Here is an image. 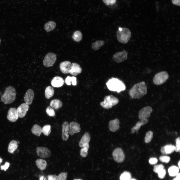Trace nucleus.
<instances>
[{"label": "nucleus", "instance_id": "f257e3e1", "mask_svg": "<svg viewBox=\"0 0 180 180\" xmlns=\"http://www.w3.org/2000/svg\"><path fill=\"white\" fill-rule=\"evenodd\" d=\"M147 91L146 83L142 81L134 84L129 91L128 94L132 98L139 99L146 94Z\"/></svg>", "mask_w": 180, "mask_h": 180}, {"label": "nucleus", "instance_id": "f03ea898", "mask_svg": "<svg viewBox=\"0 0 180 180\" xmlns=\"http://www.w3.org/2000/svg\"><path fill=\"white\" fill-rule=\"evenodd\" d=\"M106 84L110 90L116 91L118 93L125 90L126 89V86L124 83L121 80L114 78L109 79Z\"/></svg>", "mask_w": 180, "mask_h": 180}, {"label": "nucleus", "instance_id": "7ed1b4c3", "mask_svg": "<svg viewBox=\"0 0 180 180\" xmlns=\"http://www.w3.org/2000/svg\"><path fill=\"white\" fill-rule=\"evenodd\" d=\"M16 94L15 89L12 86H9L6 88L1 97V101L5 104H11L14 101Z\"/></svg>", "mask_w": 180, "mask_h": 180}, {"label": "nucleus", "instance_id": "20e7f679", "mask_svg": "<svg viewBox=\"0 0 180 180\" xmlns=\"http://www.w3.org/2000/svg\"><path fill=\"white\" fill-rule=\"evenodd\" d=\"M116 35L118 40L123 44L127 43L131 36L130 30L126 28H119L117 30Z\"/></svg>", "mask_w": 180, "mask_h": 180}, {"label": "nucleus", "instance_id": "39448f33", "mask_svg": "<svg viewBox=\"0 0 180 180\" xmlns=\"http://www.w3.org/2000/svg\"><path fill=\"white\" fill-rule=\"evenodd\" d=\"M118 99L112 95L106 96L104 101L100 103V105L103 108L108 109L117 104L118 102Z\"/></svg>", "mask_w": 180, "mask_h": 180}, {"label": "nucleus", "instance_id": "423d86ee", "mask_svg": "<svg viewBox=\"0 0 180 180\" xmlns=\"http://www.w3.org/2000/svg\"><path fill=\"white\" fill-rule=\"evenodd\" d=\"M168 77V74L166 72H160L155 75L153 78V82L155 85H161L165 82Z\"/></svg>", "mask_w": 180, "mask_h": 180}, {"label": "nucleus", "instance_id": "0eeeda50", "mask_svg": "<svg viewBox=\"0 0 180 180\" xmlns=\"http://www.w3.org/2000/svg\"><path fill=\"white\" fill-rule=\"evenodd\" d=\"M56 55L52 52L48 53L45 56L43 60V64L46 67L52 66L56 61Z\"/></svg>", "mask_w": 180, "mask_h": 180}, {"label": "nucleus", "instance_id": "6e6552de", "mask_svg": "<svg viewBox=\"0 0 180 180\" xmlns=\"http://www.w3.org/2000/svg\"><path fill=\"white\" fill-rule=\"evenodd\" d=\"M113 159L118 163L123 162L125 156L122 149L120 148H117L114 149L112 153Z\"/></svg>", "mask_w": 180, "mask_h": 180}, {"label": "nucleus", "instance_id": "1a4fd4ad", "mask_svg": "<svg viewBox=\"0 0 180 180\" xmlns=\"http://www.w3.org/2000/svg\"><path fill=\"white\" fill-rule=\"evenodd\" d=\"M128 54L127 52L125 50L117 52L113 55L112 59L116 62H120L127 59Z\"/></svg>", "mask_w": 180, "mask_h": 180}, {"label": "nucleus", "instance_id": "9d476101", "mask_svg": "<svg viewBox=\"0 0 180 180\" xmlns=\"http://www.w3.org/2000/svg\"><path fill=\"white\" fill-rule=\"evenodd\" d=\"M152 111V108L147 106L141 109L138 112V117L140 120L147 118L148 117Z\"/></svg>", "mask_w": 180, "mask_h": 180}, {"label": "nucleus", "instance_id": "9b49d317", "mask_svg": "<svg viewBox=\"0 0 180 180\" xmlns=\"http://www.w3.org/2000/svg\"><path fill=\"white\" fill-rule=\"evenodd\" d=\"M37 155L41 158H48L51 155V152L50 150L44 147H38L36 149Z\"/></svg>", "mask_w": 180, "mask_h": 180}, {"label": "nucleus", "instance_id": "f8f14e48", "mask_svg": "<svg viewBox=\"0 0 180 180\" xmlns=\"http://www.w3.org/2000/svg\"><path fill=\"white\" fill-rule=\"evenodd\" d=\"M7 119L12 122H16L19 116L17 109L14 108H11L9 110L7 116Z\"/></svg>", "mask_w": 180, "mask_h": 180}, {"label": "nucleus", "instance_id": "ddd939ff", "mask_svg": "<svg viewBox=\"0 0 180 180\" xmlns=\"http://www.w3.org/2000/svg\"><path fill=\"white\" fill-rule=\"evenodd\" d=\"M81 128L80 124L78 123L72 122L69 124V134L71 136L74 134L79 132Z\"/></svg>", "mask_w": 180, "mask_h": 180}, {"label": "nucleus", "instance_id": "4468645a", "mask_svg": "<svg viewBox=\"0 0 180 180\" xmlns=\"http://www.w3.org/2000/svg\"><path fill=\"white\" fill-rule=\"evenodd\" d=\"M29 107V106L25 103L21 104L17 109L19 117L22 118L24 117Z\"/></svg>", "mask_w": 180, "mask_h": 180}, {"label": "nucleus", "instance_id": "2eb2a0df", "mask_svg": "<svg viewBox=\"0 0 180 180\" xmlns=\"http://www.w3.org/2000/svg\"><path fill=\"white\" fill-rule=\"evenodd\" d=\"M62 138L64 141H66L69 137V124L67 122H64L62 125Z\"/></svg>", "mask_w": 180, "mask_h": 180}, {"label": "nucleus", "instance_id": "dca6fc26", "mask_svg": "<svg viewBox=\"0 0 180 180\" xmlns=\"http://www.w3.org/2000/svg\"><path fill=\"white\" fill-rule=\"evenodd\" d=\"M34 96L33 90L31 89L28 90L26 92L24 97V100L25 103L27 105H30L32 103Z\"/></svg>", "mask_w": 180, "mask_h": 180}, {"label": "nucleus", "instance_id": "f3484780", "mask_svg": "<svg viewBox=\"0 0 180 180\" xmlns=\"http://www.w3.org/2000/svg\"><path fill=\"white\" fill-rule=\"evenodd\" d=\"M82 71V69L79 64L76 63H72L71 64L69 73L72 75L76 76L80 74Z\"/></svg>", "mask_w": 180, "mask_h": 180}, {"label": "nucleus", "instance_id": "a211bd4d", "mask_svg": "<svg viewBox=\"0 0 180 180\" xmlns=\"http://www.w3.org/2000/svg\"><path fill=\"white\" fill-rule=\"evenodd\" d=\"M71 63L68 61H65L61 62L60 65V68L62 72L64 74L69 73Z\"/></svg>", "mask_w": 180, "mask_h": 180}, {"label": "nucleus", "instance_id": "6ab92c4d", "mask_svg": "<svg viewBox=\"0 0 180 180\" xmlns=\"http://www.w3.org/2000/svg\"><path fill=\"white\" fill-rule=\"evenodd\" d=\"M64 81L63 78L59 76H56L52 79L51 84L54 87L59 88L62 86L64 84Z\"/></svg>", "mask_w": 180, "mask_h": 180}, {"label": "nucleus", "instance_id": "aec40b11", "mask_svg": "<svg viewBox=\"0 0 180 180\" xmlns=\"http://www.w3.org/2000/svg\"><path fill=\"white\" fill-rule=\"evenodd\" d=\"M120 121L118 118L110 121L109 123V127L110 130L114 132L117 130L119 128Z\"/></svg>", "mask_w": 180, "mask_h": 180}, {"label": "nucleus", "instance_id": "412c9836", "mask_svg": "<svg viewBox=\"0 0 180 180\" xmlns=\"http://www.w3.org/2000/svg\"><path fill=\"white\" fill-rule=\"evenodd\" d=\"M175 146L172 144L166 145L161 147L160 151L163 154H166L172 153L175 151Z\"/></svg>", "mask_w": 180, "mask_h": 180}, {"label": "nucleus", "instance_id": "4be33fe9", "mask_svg": "<svg viewBox=\"0 0 180 180\" xmlns=\"http://www.w3.org/2000/svg\"><path fill=\"white\" fill-rule=\"evenodd\" d=\"M90 140V136L88 133L86 132L83 135L79 143V146L83 147L89 143Z\"/></svg>", "mask_w": 180, "mask_h": 180}, {"label": "nucleus", "instance_id": "5701e85b", "mask_svg": "<svg viewBox=\"0 0 180 180\" xmlns=\"http://www.w3.org/2000/svg\"><path fill=\"white\" fill-rule=\"evenodd\" d=\"M140 120L136 124V126L131 129V132L132 133H134L136 131L138 130L140 128L141 126L146 124L148 122V120L147 118Z\"/></svg>", "mask_w": 180, "mask_h": 180}, {"label": "nucleus", "instance_id": "b1692460", "mask_svg": "<svg viewBox=\"0 0 180 180\" xmlns=\"http://www.w3.org/2000/svg\"><path fill=\"white\" fill-rule=\"evenodd\" d=\"M36 163L38 168L40 170H43L46 168L47 163L44 160L38 159L36 160Z\"/></svg>", "mask_w": 180, "mask_h": 180}, {"label": "nucleus", "instance_id": "393cba45", "mask_svg": "<svg viewBox=\"0 0 180 180\" xmlns=\"http://www.w3.org/2000/svg\"><path fill=\"white\" fill-rule=\"evenodd\" d=\"M62 105V102L60 100L56 99L52 100L50 104V106L56 110H57L61 107Z\"/></svg>", "mask_w": 180, "mask_h": 180}, {"label": "nucleus", "instance_id": "a878e982", "mask_svg": "<svg viewBox=\"0 0 180 180\" xmlns=\"http://www.w3.org/2000/svg\"><path fill=\"white\" fill-rule=\"evenodd\" d=\"M31 132L33 134L39 136L42 132V128L37 124H34L32 128Z\"/></svg>", "mask_w": 180, "mask_h": 180}, {"label": "nucleus", "instance_id": "bb28decb", "mask_svg": "<svg viewBox=\"0 0 180 180\" xmlns=\"http://www.w3.org/2000/svg\"><path fill=\"white\" fill-rule=\"evenodd\" d=\"M18 147L17 142L15 140L11 141L8 147V152L10 153H13L16 150Z\"/></svg>", "mask_w": 180, "mask_h": 180}, {"label": "nucleus", "instance_id": "cd10ccee", "mask_svg": "<svg viewBox=\"0 0 180 180\" xmlns=\"http://www.w3.org/2000/svg\"><path fill=\"white\" fill-rule=\"evenodd\" d=\"M54 91L53 88L52 86H49L46 87L45 91V97L49 99L53 96Z\"/></svg>", "mask_w": 180, "mask_h": 180}, {"label": "nucleus", "instance_id": "c85d7f7f", "mask_svg": "<svg viewBox=\"0 0 180 180\" xmlns=\"http://www.w3.org/2000/svg\"><path fill=\"white\" fill-rule=\"evenodd\" d=\"M168 172L170 176H176L178 173L179 168L175 166H172L168 168Z\"/></svg>", "mask_w": 180, "mask_h": 180}, {"label": "nucleus", "instance_id": "c756f323", "mask_svg": "<svg viewBox=\"0 0 180 180\" xmlns=\"http://www.w3.org/2000/svg\"><path fill=\"white\" fill-rule=\"evenodd\" d=\"M56 26L55 22L50 21L46 23L44 25V28L47 32H49L54 28Z\"/></svg>", "mask_w": 180, "mask_h": 180}, {"label": "nucleus", "instance_id": "7c9ffc66", "mask_svg": "<svg viewBox=\"0 0 180 180\" xmlns=\"http://www.w3.org/2000/svg\"><path fill=\"white\" fill-rule=\"evenodd\" d=\"M104 44V42L102 40H97L93 43L92 45V48L95 50H97L100 48Z\"/></svg>", "mask_w": 180, "mask_h": 180}, {"label": "nucleus", "instance_id": "2f4dec72", "mask_svg": "<svg viewBox=\"0 0 180 180\" xmlns=\"http://www.w3.org/2000/svg\"><path fill=\"white\" fill-rule=\"evenodd\" d=\"M72 37L74 41L77 42H80L82 39V34L80 31H76L74 32Z\"/></svg>", "mask_w": 180, "mask_h": 180}, {"label": "nucleus", "instance_id": "473e14b6", "mask_svg": "<svg viewBox=\"0 0 180 180\" xmlns=\"http://www.w3.org/2000/svg\"><path fill=\"white\" fill-rule=\"evenodd\" d=\"M89 147V143L84 146L80 150V154L83 157L86 156L88 154V151Z\"/></svg>", "mask_w": 180, "mask_h": 180}, {"label": "nucleus", "instance_id": "72a5a7b5", "mask_svg": "<svg viewBox=\"0 0 180 180\" xmlns=\"http://www.w3.org/2000/svg\"><path fill=\"white\" fill-rule=\"evenodd\" d=\"M132 176L130 172L125 171L121 174L120 176V180H128L131 179Z\"/></svg>", "mask_w": 180, "mask_h": 180}, {"label": "nucleus", "instance_id": "f704fd0d", "mask_svg": "<svg viewBox=\"0 0 180 180\" xmlns=\"http://www.w3.org/2000/svg\"><path fill=\"white\" fill-rule=\"evenodd\" d=\"M51 126L50 125L46 124L42 128V132L44 135L48 136L51 132Z\"/></svg>", "mask_w": 180, "mask_h": 180}, {"label": "nucleus", "instance_id": "c9c22d12", "mask_svg": "<svg viewBox=\"0 0 180 180\" xmlns=\"http://www.w3.org/2000/svg\"><path fill=\"white\" fill-rule=\"evenodd\" d=\"M153 137V133L151 131H149L146 134L145 138V142L147 143L150 142L151 140Z\"/></svg>", "mask_w": 180, "mask_h": 180}, {"label": "nucleus", "instance_id": "e433bc0d", "mask_svg": "<svg viewBox=\"0 0 180 180\" xmlns=\"http://www.w3.org/2000/svg\"><path fill=\"white\" fill-rule=\"evenodd\" d=\"M46 112L49 116L52 117L55 115V112L54 110L50 106H48L47 107L46 109Z\"/></svg>", "mask_w": 180, "mask_h": 180}, {"label": "nucleus", "instance_id": "4c0bfd02", "mask_svg": "<svg viewBox=\"0 0 180 180\" xmlns=\"http://www.w3.org/2000/svg\"><path fill=\"white\" fill-rule=\"evenodd\" d=\"M68 175L66 172H62L57 176V180H66Z\"/></svg>", "mask_w": 180, "mask_h": 180}, {"label": "nucleus", "instance_id": "58836bf2", "mask_svg": "<svg viewBox=\"0 0 180 180\" xmlns=\"http://www.w3.org/2000/svg\"><path fill=\"white\" fill-rule=\"evenodd\" d=\"M164 166L162 164L155 165L154 167V171L156 173H158L160 171L164 169Z\"/></svg>", "mask_w": 180, "mask_h": 180}, {"label": "nucleus", "instance_id": "ea45409f", "mask_svg": "<svg viewBox=\"0 0 180 180\" xmlns=\"http://www.w3.org/2000/svg\"><path fill=\"white\" fill-rule=\"evenodd\" d=\"M159 160L162 162L167 163L170 160V158L168 156H162L160 157Z\"/></svg>", "mask_w": 180, "mask_h": 180}, {"label": "nucleus", "instance_id": "a19ab883", "mask_svg": "<svg viewBox=\"0 0 180 180\" xmlns=\"http://www.w3.org/2000/svg\"><path fill=\"white\" fill-rule=\"evenodd\" d=\"M180 137L177 138L176 140V146H175V151L176 152H180Z\"/></svg>", "mask_w": 180, "mask_h": 180}, {"label": "nucleus", "instance_id": "79ce46f5", "mask_svg": "<svg viewBox=\"0 0 180 180\" xmlns=\"http://www.w3.org/2000/svg\"><path fill=\"white\" fill-rule=\"evenodd\" d=\"M103 2L106 6L112 5L116 2V0H102Z\"/></svg>", "mask_w": 180, "mask_h": 180}, {"label": "nucleus", "instance_id": "37998d69", "mask_svg": "<svg viewBox=\"0 0 180 180\" xmlns=\"http://www.w3.org/2000/svg\"><path fill=\"white\" fill-rule=\"evenodd\" d=\"M158 173V175L159 178H163L165 176L166 174V172L164 169L159 172Z\"/></svg>", "mask_w": 180, "mask_h": 180}, {"label": "nucleus", "instance_id": "c03bdc74", "mask_svg": "<svg viewBox=\"0 0 180 180\" xmlns=\"http://www.w3.org/2000/svg\"><path fill=\"white\" fill-rule=\"evenodd\" d=\"M158 162V160L157 159L154 158H151L149 160L150 164L152 165L156 164Z\"/></svg>", "mask_w": 180, "mask_h": 180}, {"label": "nucleus", "instance_id": "a18cd8bd", "mask_svg": "<svg viewBox=\"0 0 180 180\" xmlns=\"http://www.w3.org/2000/svg\"><path fill=\"white\" fill-rule=\"evenodd\" d=\"M9 166V163L6 162L5 163L4 165L1 166V170H4V171H6L8 169Z\"/></svg>", "mask_w": 180, "mask_h": 180}, {"label": "nucleus", "instance_id": "49530a36", "mask_svg": "<svg viewBox=\"0 0 180 180\" xmlns=\"http://www.w3.org/2000/svg\"><path fill=\"white\" fill-rule=\"evenodd\" d=\"M72 77L70 76H68L66 78L65 82L66 84L68 85H71V82H72Z\"/></svg>", "mask_w": 180, "mask_h": 180}, {"label": "nucleus", "instance_id": "de8ad7c7", "mask_svg": "<svg viewBox=\"0 0 180 180\" xmlns=\"http://www.w3.org/2000/svg\"><path fill=\"white\" fill-rule=\"evenodd\" d=\"M57 176L56 174L49 175L48 176V180H57Z\"/></svg>", "mask_w": 180, "mask_h": 180}, {"label": "nucleus", "instance_id": "09e8293b", "mask_svg": "<svg viewBox=\"0 0 180 180\" xmlns=\"http://www.w3.org/2000/svg\"><path fill=\"white\" fill-rule=\"evenodd\" d=\"M172 4L175 5L180 6V0H172Z\"/></svg>", "mask_w": 180, "mask_h": 180}, {"label": "nucleus", "instance_id": "8fccbe9b", "mask_svg": "<svg viewBox=\"0 0 180 180\" xmlns=\"http://www.w3.org/2000/svg\"><path fill=\"white\" fill-rule=\"evenodd\" d=\"M72 85L73 86H75L76 85L77 83L76 78L74 77L73 76L72 77Z\"/></svg>", "mask_w": 180, "mask_h": 180}, {"label": "nucleus", "instance_id": "3c124183", "mask_svg": "<svg viewBox=\"0 0 180 180\" xmlns=\"http://www.w3.org/2000/svg\"><path fill=\"white\" fill-rule=\"evenodd\" d=\"M172 180H180V174L178 173L176 177Z\"/></svg>", "mask_w": 180, "mask_h": 180}, {"label": "nucleus", "instance_id": "603ef678", "mask_svg": "<svg viewBox=\"0 0 180 180\" xmlns=\"http://www.w3.org/2000/svg\"><path fill=\"white\" fill-rule=\"evenodd\" d=\"M178 168H180V160L179 161V162H178Z\"/></svg>", "mask_w": 180, "mask_h": 180}, {"label": "nucleus", "instance_id": "864d4df0", "mask_svg": "<svg viewBox=\"0 0 180 180\" xmlns=\"http://www.w3.org/2000/svg\"><path fill=\"white\" fill-rule=\"evenodd\" d=\"M43 178L44 177L43 176H41L40 178V180H43Z\"/></svg>", "mask_w": 180, "mask_h": 180}, {"label": "nucleus", "instance_id": "5fc2aeb1", "mask_svg": "<svg viewBox=\"0 0 180 180\" xmlns=\"http://www.w3.org/2000/svg\"><path fill=\"white\" fill-rule=\"evenodd\" d=\"M128 180H136V179L134 178H131Z\"/></svg>", "mask_w": 180, "mask_h": 180}, {"label": "nucleus", "instance_id": "6e6d98bb", "mask_svg": "<svg viewBox=\"0 0 180 180\" xmlns=\"http://www.w3.org/2000/svg\"><path fill=\"white\" fill-rule=\"evenodd\" d=\"M2 158H0V163L2 162Z\"/></svg>", "mask_w": 180, "mask_h": 180}, {"label": "nucleus", "instance_id": "4d7b16f0", "mask_svg": "<svg viewBox=\"0 0 180 180\" xmlns=\"http://www.w3.org/2000/svg\"><path fill=\"white\" fill-rule=\"evenodd\" d=\"M74 180H80V179H74Z\"/></svg>", "mask_w": 180, "mask_h": 180}, {"label": "nucleus", "instance_id": "13d9d810", "mask_svg": "<svg viewBox=\"0 0 180 180\" xmlns=\"http://www.w3.org/2000/svg\"><path fill=\"white\" fill-rule=\"evenodd\" d=\"M0 41H1V40H0Z\"/></svg>", "mask_w": 180, "mask_h": 180}]
</instances>
